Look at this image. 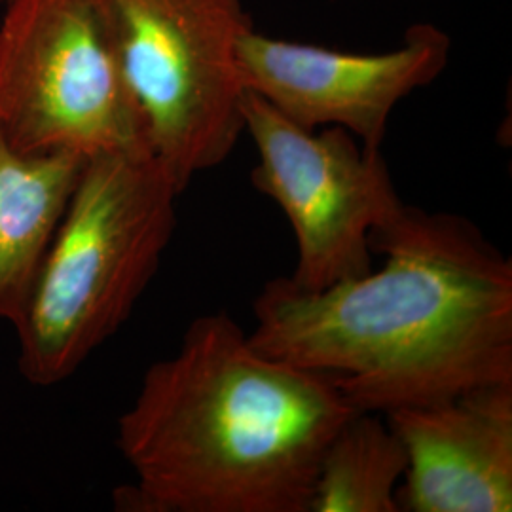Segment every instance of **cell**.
Returning a JSON list of instances; mask_svg holds the SVG:
<instances>
[{"label": "cell", "instance_id": "1", "mask_svg": "<svg viewBox=\"0 0 512 512\" xmlns=\"http://www.w3.org/2000/svg\"><path fill=\"white\" fill-rule=\"evenodd\" d=\"M370 249L380 270L321 291L270 279L251 344L327 378L357 412L512 384V262L475 222L404 205Z\"/></svg>", "mask_w": 512, "mask_h": 512}, {"label": "cell", "instance_id": "2", "mask_svg": "<svg viewBox=\"0 0 512 512\" xmlns=\"http://www.w3.org/2000/svg\"><path fill=\"white\" fill-rule=\"evenodd\" d=\"M357 410L327 378L274 359L226 313L196 317L148 366L116 446L124 512H310L321 458Z\"/></svg>", "mask_w": 512, "mask_h": 512}, {"label": "cell", "instance_id": "3", "mask_svg": "<svg viewBox=\"0 0 512 512\" xmlns=\"http://www.w3.org/2000/svg\"><path fill=\"white\" fill-rule=\"evenodd\" d=\"M179 196L152 154L86 160L14 325L29 384L65 382L126 325L173 239Z\"/></svg>", "mask_w": 512, "mask_h": 512}, {"label": "cell", "instance_id": "4", "mask_svg": "<svg viewBox=\"0 0 512 512\" xmlns=\"http://www.w3.org/2000/svg\"><path fill=\"white\" fill-rule=\"evenodd\" d=\"M147 129L150 154L183 194L245 133L243 0H99Z\"/></svg>", "mask_w": 512, "mask_h": 512}, {"label": "cell", "instance_id": "5", "mask_svg": "<svg viewBox=\"0 0 512 512\" xmlns=\"http://www.w3.org/2000/svg\"><path fill=\"white\" fill-rule=\"evenodd\" d=\"M0 133L27 154H150L99 0H6Z\"/></svg>", "mask_w": 512, "mask_h": 512}, {"label": "cell", "instance_id": "6", "mask_svg": "<svg viewBox=\"0 0 512 512\" xmlns=\"http://www.w3.org/2000/svg\"><path fill=\"white\" fill-rule=\"evenodd\" d=\"M243 122L258 156L253 186L293 228L298 262L289 279L321 291L368 274L370 234L404 207L382 150L346 129L300 128L253 92H245Z\"/></svg>", "mask_w": 512, "mask_h": 512}, {"label": "cell", "instance_id": "7", "mask_svg": "<svg viewBox=\"0 0 512 512\" xmlns=\"http://www.w3.org/2000/svg\"><path fill=\"white\" fill-rule=\"evenodd\" d=\"M450 37L431 23L412 25L385 54H351L247 31L239 40L243 88L304 129L342 128L368 150H382L389 118L410 93L448 65Z\"/></svg>", "mask_w": 512, "mask_h": 512}, {"label": "cell", "instance_id": "8", "mask_svg": "<svg viewBox=\"0 0 512 512\" xmlns=\"http://www.w3.org/2000/svg\"><path fill=\"white\" fill-rule=\"evenodd\" d=\"M384 416L408 458L401 511H512V384Z\"/></svg>", "mask_w": 512, "mask_h": 512}, {"label": "cell", "instance_id": "9", "mask_svg": "<svg viewBox=\"0 0 512 512\" xmlns=\"http://www.w3.org/2000/svg\"><path fill=\"white\" fill-rule=\"evenodd\" d=\"M84 164L73 154L19 152L0 133V321L12 327Z\"/></svg>", "mask_w": 512, "mask_h": 512}, {"label": "cell", "instance_id": "10", "mask_svg": "<svg viewBox=\"0 0 512 512\" xmlns=\"http://www.w3.org/2000/svg\"><path fill=\"white\" fill-rule=\"evenodd\" d=\"M406 450L384 414L355 412L321 458L310 512H401Z\"/></svg>", "mask_w": 512, "mask_h": 512}, {"label": "cell", "instance_id": "11", "mask_svg": "<svg viewBox=\"0 0 512 512\" xmlns=\"http://www.w3.org/2000/svg\"><path fill=\"white\" fill-rule=\"evenodd\" d=\"M6 4V0H0V6H4Z\"/></svg>", "mask_w": 512, "mask_h": 512}]
</instances>
